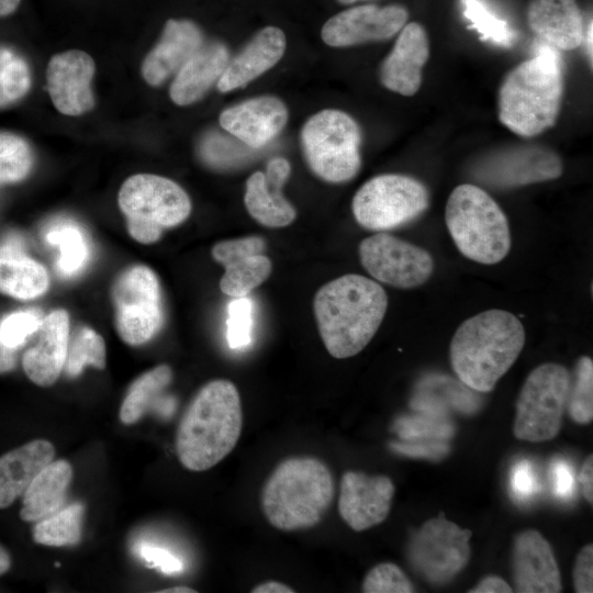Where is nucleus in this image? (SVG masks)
<instances>
[{"label":"nucleus","mask_w":593,"mask_h":593,"mask_svg":"<svg viewBox=\"0 0 593 593\" xmlns=\"http://www.w3.org/2000/svg\"><path fill=\"white\" fill-rule=\"evenodd\" d=\"M388 307V296L376 281L345 275L322 286L313 301L324 346L334 358L360 353L377 333Z\"/></svg>","instance_id":"obj_1"},{"label":"nucleus","mask_w":593,"mask_h":593,"mask_svg":"<svg viewBox=\"0 0 593 593\" xmlns=\"http://www.w3.org/2000/svg\"><path fill=\"white\" fill-rule=\"evenodd\" d=\"M243 428L240 396L225 379L204 384L180 419L176 451L191 471H205L223 460L236 446Z\"/></svg>","instance_id":"obj_2"},{"label":"nucleus","mask_w":593,"mask_h":593,"mask_svg":"<svg viewBox=\"0 0 593 593\" xmlns=\"http://www.w3.org/2000/svg\"><path fill=\"white\" fill-rule=\"evenodd\" d=\"M564 90L562 60L557 49L541 42L536 54L503 78L499 89V120L524 137L556 124Z\"/></svg>","instance_id":"obj_3"},{"label":"nucleus","mask_w":593,"mask_h":593,"mask_svg":"<svg viewBox=\"0 0 593 593\" xmlns=\"http://www.w3.org/2000/svg\"><path fill=\"white\" fill-rule=\"evenodd\" d=\"M524 344L525 329L514 314L489 310L457 328L449 348L450 362L463 384L490 392L515 362Z\"/></svg>","instance_id":"obj_4"},{"label":"nucleus","mask_w":593,"mask_h":593,"mask_svg":"<svg viewBox=\"0 0 593 593\" xmlns=\"http://www.w3.org/2000/svg\"><path fill=\"white\" fill-rule=\"evenodd\" d=\"M334 497L328 467L314 457L281 461L264 484L261 510L275 528L292 532L316 526Z\"/></svg>","instance_id":"obj_5"},{"label":"nucleus","mask_w":593,"mask_h":593,"mask_svg":"<svg viewBox=\"0 0 593 593\" xmlns=\"http://www.w3.org/2000/svg\"><path fill=\"white\" fill-rule=\"evenodd\" d=\"M445 220L457 248L467 258L493 265L508 254L507 219L483 189L470 183L456 187L447 200Z\"/></svg>","instance_id":"obj_6"},{"label":"nucleus","mask_w":593,"mask_h":593,"mask_svg":"<svg viewBox=\"0 0 593 593\" xmlns=\"http://www.w3.org/2000/svg\"><path fill=\"white\" fill-rule=\"evenodd\" d=\"M118 202L128 234L142 244L157 242L164 230L182 223L191 212L190 198L178 183L152 174L127 178Z\"/></svg>","instance_id":"obj_7"},{"label":"nucleus","mask_w":593,"mask_h":593,"mask_svg":"<svg viewBox=\"0 0 593 593\" xmlns=\"http://www.w3.org/2000/svg\"><path fill=\"white\" fill-rule=\"evenodd\" d=\"M301 144L311 170L321 179L340 183L361 166V130L346 112L325 109L312 115L301 131Z\"/></svg>","instance_id":"obj_8"},{"label":"nucleus","mask_w":593,"mask_h":593,"mask_svg":"<svg viewBox=\"0 0 593 593\" xmlns=\"http://www.w3.org/2000/svg\"><path fill=\"white\" fill-rule=\"evenodd\" d=\"M571 377L566 367L547 362L526 378L516 402L513 432L521 440L539 443L560 432Z\"/></svg>","instance_id":"obj_9"},{"label":"nucleus","mask_w":593,"mask_h":593,"mask_svg":"<svg viewBox=\"0 0 593 593\" xmlns=\"http://www.w3.org/2000/svg\"><path fill=\"white\" fill-rule=\"evenodd\" d=\"M428 205L429 192L421 181L385 174L371 178L358 189L351 209L362 227L385 231L415 220Z\"/></svg>","instance_id":"obj_10"},{"label":"nucleus","mask_w":593,"mask_h":593,"mask_svg":"<svg viewBox=\"0 0 593 593\" xmlns=\"http://www.w3.org/2000/svg\"><path fill=\"white\" fill-rule=\"evenodd\" d=\"M115 328L131 346L150 340L163 325L161 291L158 277L147 266L122 271L111 288Z\"/></svg>","instance_id":"obj_11"},{"label":"nucleus","mask_w":593,"mask_h":593,"mask_svg":"<svg viewBox=\"0 0 593 593\" xmlns=\"http://www.w3.org/2000/svg\"><path fill=\"white\" fill-rule=\"evenodd\" d=\"M471 536L470 529L461 528L440 514L426 521L412 536L409 546L411 563L427 581L447 583L467 566Z\"/></svg>","instance_id":"obj_12"},{"label":"nucleus","mask_w":593,"mask_h":593,"mask_svg":"<svg viewBox=\"0 0 593 593\" xmlns=\"http://www.w3.org/2000/svg\"><path fill=\"white\" fill-rule=\"evenodd\" d=\"M359 258L374 279L396 288L418 287L429 279L434 270V261L427 250L385 233L361 240Z\"/></svg>","instance_id":"obj_13"},{"label":"nucleus","mask_w":593,"mask_h":593,"mask_svg":"<svg viewBox=\"0 0 593 593\" xmlns=\"http://www.w3.org/2000/svg\"><path fill=\"white\" fill-rule=\"evenodd\" d=\"M562 161L542 146H518L495 153L477 165L480 181L502 188L552 180L561 176Z\"/></svg>","instance_id":"obj_14"},{"label":"nucleus","mask_w":593,"mask_h":593,"mask_svg":"<svg viewBox=\"0 0 593 593\" xmlns=\"http://www.w3.org/2000/svg\"><path fill=\"white\" fill-rule=\"evenodd\" d=\"M407 19L409 12L402 5H356L328 19L322 27L321 37L332 47L384 41L400 32Z\"/></svg>","instance_id":"obj_15"},{"label":"nucleus","mask_w":593,"mask_h":593,"mask_svg":"<svg viewBox=\"0 0 593 593\" xmlns=\"http://www.w3.org/2000/svg\"><path fill=\"white\" fill-rule=\"evenodd\" d=\"M94 71V61L86 52L70 49L52 57L46 82L51 100L59 113L78 116L94 107L91 89Z\"/></svg>","instance_id":"obj_16"},{"label":"nucleus","mask_w":593,"mask_h":593,"mask_svg":"<svg viewBox=\"0 0 593 593\" xmlns=\"http://www.w3.org/2000/svg\"><path fill=\"white\" fill-rule=\"evenodd\" d=\"M394 484L387 475L346 471L340 482L338 512L355 532L381 524L389 515Z\"/></svg>","instance_id":"obj_17"},{"label":"nucleus","mask_w":593,"mask_h":593,"mask_svg":"<svg viewBox=\"0 0 593 593\" xmlns=\"http://www.w3.org/2000/svg\"><path fill=\"white\" fill-rule=\"evenodd\" d=\"M265 249V240L259 236L226 239L212 247L213 258L225 269L220 281L224 294L246 296L270 276L271 261Z\"/></svg>","instance_id":"obj_18"},{"label":"nucleus","mask_w":593,"mask_h":593,"mask_svg":"<svg viewBox=\"0 0 593 593\" xmlns=\"http://www.w3.org/2000/svg\"><path fill=\"white\" fill-rule=\"evenodd\" d=\"M289 118L286 104L277 97L260 96L225 109L220 125L250 148H260L276 138Z\"/></svg>","instance_id":"obj_19"},{"label":"nucleus","mask_w":593,"mask_h":593,"mask_svg":"<svg viewBox=\"0 0 593 593\" xmlns=\"http://www.w3.org/2000/svg\"><path fill=\"white\" fill-rule=\"evenodd\" d=\"M512 568L516 592L562 591L560 571L552 548L537 530L527 529L516 535Z\"/></svg>","instance_id":"obj_20"},{"label":"nucleus","mask_w":593,"mask_h":593,"mask_svg":"<svg viewBox=\"0 0 593 593\" xmlns=\"http://www.w3.org/2000/svg\"><path fill=\"white\" fill-rule=\"evenodd\" d=\"M428 58L429 41L425 29L417 22L405 24L380 65L381 83L402 96L415 94L422 85V70Z\"/></svg>","instance_id":"obj_21"},{"label":"nucleus","mask_w":593,"mask_h":593,"mask_svg":"<svg viewBox=\"0 0 593 593\" xmlns=\"http://www.w3.org/2000/svg\"><path fill=\"white\" fill-rule=\"evenodd\" d=\"M291 167L283 157L268 161L266 171H256L245 184L244 203L253 219L267 227H283L295 219V210L281 190L290 176Z\"/></svg>","instance_id":"obj_22"},{"label":"nucleus","mask_w":593,"mask_h":593,"mask_svg":"<svg viewBox=\"0 0 593 593\" xmlns=\"http://www.w3.org/2000/svg\"><path fill=\"white\" fill-rule=\"evenodd\" d=\"M35 334L36 342L24 351L22 367L33 383L49 387L59 378L66 361L69 342L67 311H52L42 320Z\"/></svg>","instance_id":"obj_23"},{"label":"nucleus","mask_w":593,"mask_h":593,"mask_svg":"<svg viewBox=\"0 0 593 593\" xmlns=\"http://www.w3.org/2000/svg\"><path fill=\"white\" fill-rule=\"evenodd\" d=\"M203 44V33L194 22L168 20L159 41L143 60L144 80L153 87L160 86L177 74Z\"/></svg>","instance_id":"obj_24"},{"label":"nucleus","mask_w":593,"mask_h":593,"mask_svg":"<svg viewBox=\"0 0 593 593\" xmlns=\"http://www.w3.org/2000/svg\"><path fill=\"white\" fill-rule=\"evenodd\" d=\"M526 20L532 32L555 49L572 51L583 41V16L577 0H532Z\"/></svg>","instance_id":"obj_25"},{"label":"nucleus","mask_w":593,"mask_h":593,"mask_svg":"<svg viewBox=\"0 0 593 593\" xmlns=\"http://www.w3.org/2000/svg\"><path fill=\"white\" fill-rule=\"evenodd\" d=\"M286 47L287 40L281 29H261L235 57L230 58L216 83L219 91L228 92L247 86L272 68L283 56Z\"/></svg>","instance_id":"obj_26"},{"label":"nucleus","mask_w":593,"mask_h":593,"mask_svg":"<svg viewBox=\"0 0 593 593\" xmlns=\"http://www.w3.org/2000/svg\"><path fill=\"white\" fill-rule=\"evenodd\" d=\"M228 60L230 52L225 44H203L176 74L169 88L171 101L184 107L202 99L217 83Z\"/></svg>","instance_id":"obj_27"},{"label":"nucleus","mask_w":593,"mask_h":593,"mask_svg":"<svg viewBox=\"0 0 593 593\" xmlns=\"http://www.w3.org/2000/svg\"><path fill=\"white\" fill-rule=\"evenodd\" d=\"M55 447L34 439L0 457V510L23 495L34 478L54 460Z\"/></svg>","instance_id":"obj_28"},{"label":"nucleus","mask_w":593,"mask_h":593,"mask_svg":"<svg viewBox=\"0 0 593 593\" xmlns=\"http://www.w3.org/2000/svg\"><path fill=\"white\" fill-rule=\"evenodd\" d=\"M72 479V467L64 460H53L34 478L23 493L20 517L37 522L58 511Z\"/></svg>","instance_id":"obj_29"},{"label":"nucleus","mask_w":593,"mask_h":593,"mask_svg":"<svg viewBox=\"0 0 593 593\" xmlns=\"http://www.w3.org/2000/svg\"><path fill=\"white\" fill-rule=\"evenodd\" d=\"M49 286L46 268L12 244L0 245V293L19 300L44 294Z\"/></svg>","instance_id":"obj_30"},{"label":"nucleus","mask_w":593,"mask_h":593,"mask_svg":"<svg viewBox=\"0 0 593 593\" xmlns=\"http://www.w3.org/2000/svg\"><path fill=\"white\" fill-rule=\"evenodd\" d=\"M171 380L172 371L168 365H159L135 379L122 402L121 422L126 425L136 423Z\"/></svg>","instance_id":"obj_31"},{"label":"nucleus","mask_w":593,"mask_h":593,"mask_svg":"<svg viewBox=\"0 0 593 593\" xmlns=\"http://www.w3.org/2000/svg\"><path fill=\"white\" fill-rule=\"evenodd\" d=\"M82 503H71L66 507L37 521L33 528V540L44 546L61 547L79 542L82 532Z\"/></svg>","instance_id":"obj_32"},{"label":"nucleus","mask_w":593,"mask_h":593,"mask_svg":"<svg viewBox=\"0 0 593 593\" xmlns=\"http://www.w3.org/2000/svg\"><path fill=\"white\" fill-rule=\"evenodd\" d=\"M107 362L105 343L96 331L80 326L71 335L64 369L69 377H77L87 365L104 369Z\"/></svg>","instance_id":"obj_33"},{"label":"nucleus","mask_w":593,"mask_h":593,"mask_svg":"<svg viewBox=\"0 0 593 593\" xmlns=\"http://www.w3.org/2000/svg\"><path fill=\"white\" fill-rule=\"evenodd\" d=\"M31 88V71L15 51L0 46V108L22 99Z\"/></svg>","instance_id":"obj_34"},{"label":"nucleus","mask_w":593,"mask_h":593,"mask_svg":"<svg viewBox=\"0 0 593 593\" xmlns=\"http://www.w3.org/2000/svg\"><path fill=\"white\" fill-rule=\"evenodd\" d=\"M33 166L29 143L21 136L0 132V184L23 180Z\"/></svg>","instance_id":"obj_35"},{"label":"nucleus","mask_w":593,"mask_h":593,"mask_svg":"<svg viewBox=\"0 0 593 593\" xmlns=\"http://www.w3.org/2000/svg\"><path fill=\"white\" fill-rule=\"evenodd\" d=\"M463 14L470 21L482 41L510 47L514 42V32L506 21L497 18L480 0H461Z\"/></svg>","instance_id":"obj_36"},{"label":"nucleus","mask_w":593,"mask_h":593,"mask_svg":"<svg viewBox=\"0 0 593 593\" xmlns=\"http://www.w3.org/2000/svg\"><path fill=\"white\" fill-rule=\"evenodd\" d=\"M573 387H570L568 410L579 424H589L593 418V361L581 357L575 366Z\"/></svg>","instance_id":"obj_37"},{"label":"nucleus","mask_w":593,"mask_h":593,"mask_svg":"<svg viewBox=\"0 0 593 593\" xmlns=\"http://www.w3.org/2000/svg\"><path fill=\"white\" fill-rule=\"evenodd\" d=\"M46 239L59 247L58 266L64 273H75L83 266L88 250L83 235L77 227L74 225L55 227L46 235Z\"/></svg>","instance_id":"obj_38"},{"label":"nucleus","mask_w":593,"mask_h":593,"mask_svg":"<svg viewBox=\"0 0 593 593\" xmlns=\"http://www.w3.org/2000/svg\"><path fill=\"white\" fill-rule=\"evenodd\" d=\"M253 301L246 296L234 298L227 305L226 340L231 349H243L251 343Z\"/></svg>","instance_id":"obj_39"},{"label":"nucleus","mask_w":593,"mask_h":593,"mask_svg":"<svg viewBox=\"0 0 593 593\" xmlns=\"http://www.w3.org/2000/svg\"><path fill=\"white\" fill-rule=\"evenodd\" d=\"M365 593H411L414 585L404 571L392 562H381L366 574L362 586Z\"/></svg>","instance_id":"obj_40"},{"label":"nucleus","mask_w":593,"mask_h":593,"mask_svg":"<svg viewBox=\"0 0 593 593\" xmlns=\"http://www.w3.org/2000/svg\"><path fill=\"white\" fill-rule=\"evenodd\" d=\"M42 320L38 312L31 310L7 315L0 321V342L15 350L35 334Z\"/></svg>","instance_id":"obj_41"},{"label":"nucleus","mask_w":593,"mask_h":593,"mask_svg":"<svg viewBox=\"0 0 593 593\" xmlns=\"http://www.w3.org/2000/svg\"><path fill=\"white\" fill-rule=\"evenodd\" d=\"M402 437L410 438H447L454 428L445 421L427 419L422 417L402 418L398 423Z\"/></svg>","instance_id":"obj_42"},{"label":"nucleus","mask_w":593,"mask_h":593,"mask_svg":"<svg viewBox=\"0 0 593 593\" xmlns=\"http://www.w3.org/2000/svg\"><path fill=\"white\" fill-rule=\"evenodd\" d=\"M510 483L517 499H527L538 491L537 475L528 460H521L513 467Z\"/></svg>","instance_id":"obj_43"},{"label":"nucleus","mask_w":593,"mask_h":593,"mask_svg":"<svg viewBox=\"0 0 593 593\" xmlns=\"http://www.w3.org/2000/svg\"><path fill=\"white\" fill-rule=\"evenodd\" d=\"M573 584L578 593L593 592V546L591 544L582 547L577 556Z\"/></svg>","instance_id":"obj_44"},{"label":"nucleus","mask_w":593,"mask_h":593,"mask_svg":"<svg viewBox=\"0 0 593 593\" xmlns=\"http://www.w3.org/2000/svg\"><path fill=\"white\" fill-rule=\"evenodd\" d=\"M201 156L212 166L228 164L233 158V143L220 134H210L201 144Z\"/></svg>","instance_id":"obj_45"},{"label":"nucleus","mask_w":593,"mask_h":593,"mask_svg":"<svg viewBox=\"0 0 593 593\" xmlns=\"http://www.w3.org/2000/svg\"><path fill=\"white\" fill-rule=\"evenodd\" d=\"M139 556L153 567L165 573H174L182 570V562L168 550L144 544L139 547Z\"/></svg>","instance_id":"obj_46"},{"label":"nucleus","mask_w":593,"mask_h":593,"mask_svg":"<svg viewBox=\"0 0 593 593\" xmlns=\"http://www.w3.org/2000/svg\"><path fill=\"white\" fill-rule=\"evenodd\" d=\"M553 492L559 497H569L573 492L574 479L571 467L564 460H556L551 467Z\"/></svg>","instance_id":"obj_47"},{"label":"nucleus","mask_w":593,"mask_h":593,"mask_svg":"<svg viewBox=\"0 0 593 593\" xmlns=\"http://www.w3.org/2000/svg\"><path fill=\"white\" fill-rule=\"evenodd\" d=\"M391 446L400 454L429 459L440 458L441 456H445L448 451V446L439 441L417 445L392 444Z\"/></svg>","instance_id":"obj_48"},{"label":"nucleus","mask_w":593,"mask_h":593,"mask_svg":"<svg viewBox=\"0 0 593 593\" xmlns=\"http://www.w3.org/2000/svg\"><path fill=\"white\" fill-rule=\"evenodd\" d=\"M469 593H508L513 592L510 584L500 577L489 575L474 585Z\"/></svg>","instance_id":"obj_49"},{"label":"nucleus","mask_w":593,"mask_h":593,"mask_svg":"<svg viewBox=\"0 0 593 593\" xmlns=\"http://www.w3.org/2000/svg\"><path fill=\"white\" fill-rule=\"evenodd\" d=\"M579 481L581 483L582 493L585 500L592 504L593 503V457L592 455L588 456L584 460L580 474Z\"/></svg>","instance_id":"obj_50"},{"label":"nucleus","mask_w":593,"mask_h":593,"mask_svg":"<svg viewBox=\"0 0 593 593\" xmlns=\"http://www.w3.org/2000/svg\"><path fill=\"white\" fill-rule=\"evenodd\" d=\"M253 593H293L294 590L278 581H267L251 589Z\"/></svg>","instance_id":"obj_51"},{"label":"nucleus","mask_w":593,"mask_h":593,"mask_svg":"<svg viewBox=\"0 0 593 593\" xmlns=\"http://www.w3.org/2000/svg\"><path fill=\"white\" fill-rule=\"evenodd\" d=\"M16 365L15 350L4 346L0 342V373L9 372Z\"/></svg>","instance_id":"obj_52"},{"label":"nucleus","mask_w":593,"mask_h":593,"mask_svg":"<svg viewBox=\"0 0 593 593\" xmlns=\"http://www.w3.org/2000/svg\"><path fill=\"white\" fill-rule=\"evenodd\" d=\"M20 3L21 0H0V18L14 13Z\"/></svg>","instance_id":"obj_53"},{"label":"nucleus","mask_w":593,"mask_h":593,"mask_svg":"<svg viewBox=\"0 0 593 593\" xmlns=\"http://www.w3.org/2000/svg\"><path fill=\"white\" fill-rule=\"evenodd\" d=\"M11 567V557L9 552L0 545V575L8 572Z\"/></svg>","instance_id":"obj_54"},{"label":"nucleus","mask_w":593,"mask_h":593,"mask_svg":"<svg viewBox=\"0 0 593 593\" xmlns=\"http://www.w3.org/2000/svg\"><path fill=\"white\" fill-rule=\"evenodd\" d=\"M159 593H194L195 590L188 586H174L158 591Z\"/></svg>","instance_id":"obj_55"},{"label":"nucleus","mask_w":593,"mask_h":593,"mask_svg":"<svg viewBox=\"0 0 593 593\" xmlns=\"http://www.w3.org/2000/svg\"><path fill=\"white\" fill-rule=\"evenodd\" d=\"M592 21H590V24L588 26V32H586V45H588V55H589V58H590V64L592 65V34H593V29H592Z\"/></svg>","instance_id":"obj_56"},{"label":"nucleus","mask_w":593,"mask_h":593,"mask_svg":"<svg viewBox=\"0 0 593 593\" xmlns=\"http://www.w3.org/2000/svg\"><path fill=\"white\" fill-rule=\"evenodd\" d=\"M342 4H351L356 2L370 1V0H337Z\"/></svg>","instance_id":"obj_57"}]
</instances>
